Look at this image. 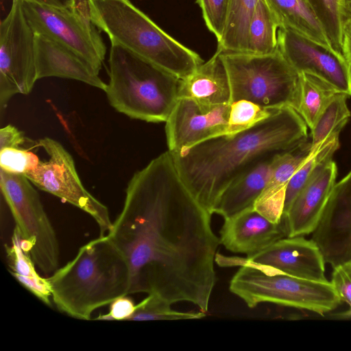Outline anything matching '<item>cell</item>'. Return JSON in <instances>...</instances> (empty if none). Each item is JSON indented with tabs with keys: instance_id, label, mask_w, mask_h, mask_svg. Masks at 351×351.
<instances>
[{
	"instance_id": "obj_4",
	"label": "cell",
	"mask_w": 351,
	"mask_h": 351,
	"mask_svg": "<svg viewBox=\"0 0 351 351\" xmlns=\"http://www.w3.org/2000/svg\"><path fill=\"white\" fill-rule=\"evenodd\" d=\"M92 23L119 45L180 79L204 60L157 25L130 0H87Z\"/></svg>"
},
{
	"instance_id": "obj_9",
	"label": "cell",
	"mask_w": 351,
	"mask_h": 351,
	"mask_svg": "<svg viewBox=\"0 0 351 351\" xmlns=\"http://www.w3.org/2000/svg\"><path fill=\"white\" fill-rule=\"evenodd\" d=\"M24 15L35 34L47 36L81 55L99 73L106 47L92 23L87 0L58 7L36 0H21Z\"/></svg>"
},
{
	"instance_id": "obj_32",
	"label": "cell",
	"mask_w": 351,
	"mask_h": 351,
	"mask_svg": "<svg viewBox=\"0 0 351 351\" xmlns=\"http://www.w3.org/2000/svg\"><path fill=\"white\" fill-rule=\"evenodd\" d=\"M230 0H196L208 30L219 43L223 37L229 14Z\"/></svg>"
},
{
	"instance_id": "obj_16",
	"label": "cell",
	"mask_w": 351,
	"mask_h": 351,
	"mask_svg": "<svg viewBox=\"0 0 351 351\" xmlns=\"http://www.w3.org/2000/svg\"><path fill=\"white\" fill-rule=\"evenodd\" d=\"M220 244L234 253L250 256L286 237L285 223L272 222L254 208L224 219L219 230Z\"/></svg>"
},
{
	"instance_id": "obj_37",
	"label": "cell",
	"mask_w": 351,
	"mask_h": 351,
	"mask_svg": "<svg viewBox=\"0 0 351 351\" xmlns=\"http://www.w3.org/2000/svg\"><path fill=\"white\" fill-rule=\"evenodd\" d=\"M342 53L351 64V21H346L342 25Z\"/></svg>"
},
{
	"instance_id": "obj_8",
	"label": "cell",
	"mask_w": 351,
	"mask_h": 351,
	"mask_svg": "<svg viewBox=\"0 0 351 351\" xmlns=\"http://www.w3.org/2000/svg\"><path fill=\"white\" fill-rule=\"evenodd\" d=\"M2 195L11 211L21 246L45 274L59 268L60 245L55 229L32 182L25 175L1 169Z\"/></svg>"
},
{
	"instance_id": "obj_22",
	"label": "cell",
	"mask_w": 351,
	"mask_h": 351,
	"mask_svg": "<svg viewBox=\"0 0 351 351\" xmlns=\"http://www.w3.org/2000/svg\"><path fill=\"white\" fill-rule=\"evenodd\" d=\"M267 1L280 20L282 26H286L304 37L334 50L319 19L305 0Z\"/></svg>"
},
{
	"instance_id": "obj_21",
	"label": "cell",
	"mask_w": 351,
	"mask_h": 351,
	"mask_svg": "<svg viewBox=\"0 0 351 351\" xmlns=\"http://www.w3.org/2000/svg\"><path fill=\"white\" fill-rule=\"evenodd\" d=\"M300 147L275 156L269 180L254 204V208L272 222H281L287 184L308 157V152H298Z\"/></svg>"
},
{
	"instance_id": "obj_10",
	"label": "cell",
	"mask_w": 351,
	"mask_h": 351,
	"mask_svg": "<svg viewBox=\"0 0 351 351\" xmlns=\"http://www.w3.org/2000/svg\"><path fill=\"white\" fill-rule=\"evenodd\" d=\"M47 154V161L25 176L36 187L57 196L88 214L97 223L100 235L112 227L108 208L84 186L71 155L58 141L44 138L38 141Z\"/></svg>"
},
{
	"instance_id": "obj_36",
	"label": "cell",
	"mask_w": 351,
	"mask_h": 351,
	"mask_svg": "<svg viewBox=\"0 0 351 351\" xmlns=\"http://www.w3.org/2000/svg\"><path fill=\"white\" fill-rule=\"evenodd\" d=\"M25 142L23 132L12 125L0 130V149L6 147H19Z\"/></svg>"
},
{
	"instance_id": "obj_26",
	"label": "cell",
	"mask_w": 351,
	"mask_h": 351,
	"mask_svg": "<svg viewBox=\"0 0 351 351\" xmlns=\"http://www.w3.org/2000/svg\"><path fill=\"white\" fill-rule=\"evenodd\" d=\"M258 0H230L229 14L223 37L217 50L247 53V34L252 15Z\"/></svg>"
},
{
	"instance_id": "obj_29",
	"label": "cell",
	"mask_w": 351,
	"mask_h": 351,
	"mask_svg": "<svg viewBox=\"0 0 351 351\" xmlns=\"http://www.w3.org/2000/svg\"><path fill=\"white\" fill-rule=\"evenodd\" d=\"M169 302L154 293L147 296L136 304V308L130 321L199 319L206 316V313L182 312L171 308Z\"/></svg>"
},
{
	"instance_id": "obj_15",
	"label": "cell",
	"mask_w": 351,
	"mask_h": 351,
	"mask_svg": "<svg viewBox=\"0 0 351 351\" xmlns=\"http://www.w3.org/2000/svg\"><path fill=\"white\" fill-rule=\"evenodd\" d=\"M337 167L330 160L320 166L282 217L287 237L305 236L316 229L336 184Z\"/></svg>"
},
{
	"instance_id": "obj_13",
	"label": "cell",
	"mask_w": 351,
	"mask_h": 351,
	"mask_svg": "<svg viewBox=\"0 0 351 351\" xmlns=\"http://www.w3.org/2000/svg\"><path fill=\"white\" fill-rule=\"evenodd\" d=\"M230 104L209 105L179 98L167 120L168 150L178 152L227 132Z\"/></svg>"
},
{
	"instance_id": "obj_14",
	"label": "cell",
	"mask_w": 351,
	"mask_h": 351,
	"mask_svg": "<svg viewBox=\"0 0 351 351\" xmlns=\"http://www.w3.org/2000/svg\"><path fill=\"white\" fill-rule=\"evenodd\" d=\"M242 260L300 278L328 281L325 273L326 262L320 248L313 239H307L304 236L280 239Z\"/></svg>"
},
{
	"instance_id": "obj_24",
	"label": "cell",
	"mask_w": 351,
	"mask_h": 351,
	"mask_svg": "<svg viewBox=\"0 0 351 351\" xmlns=\"http://www.w3.org/2000/svg\"><path fill=\"white\" fill-rule=\"evenodd\" d=\"M282 26L267 0H258L250 21L247 53L265 55L278 49V31Z\"/></svg>"
},
{
	"instance_id": "obj_20",
	"label": "cell",
	"mask_w": 351,
	"mask_h": 351,
	"mask_svg": "<svg viewBox=\"0 0 351 351\" xmlns=\"http://www.w3.org/2000/svg\"><path fill=\"white\" fill-rule=\"evenodd\" d=\"M276 155L261 161L236 178L221 195L213 213L226 219L254 208L269 180Z\"/></svg>"
},
{
	"instance_id": "obj_7",
	"label": "cell",
	"mask_w": 351,
	"mask_h": 351,
	"mask_svg": "<svg viewBox=\"0 0 351 351\" xmlns=\"http://www.w3.org/2000/svg\"><path fill=\"white\" fill-rule=\"evenodd\" d=\"M229 289L250 308L273 303L308 311L321 316L336 309L341 300L330 282L290 276L269 267L243 261Z\"/></svg>"
},
{
	"instance_id": "obj_12",
	"label": "cell",
	"mask_w": 351,
	"mask_h": 351,
	"mask_svg": "<svg viewBox=\"0 0 351 351\" xmlns=\"http://www.w3.org/2000/svg\"><path fill=\"white\" fill-rule=\"evenodd\" d=\"M278 48L299 73L315 75L332 85L338 93L351 96V64L343 55L281 26Z\"/></svg>"
},
{
	"instance_id": "obj_19",
	"label": "cell",
	"mask_w": 351,
	"mask_h": 351,
	"mask_svg": "<svg viewBox=\"0 0 351 351\" xmlns=\"http://www.w3.org/2000/svg\"><path fill=\"white\" fill-rule=\"evenodd\" d=\"M317 241L332 265L351 261V189L329 210L318 230Z\"/></svg>"
},
{
	"instance_id": "obj_23",
	"label": "cell",
	"mask_w": 351,
	"mask_h": 351,
	"mask_svg": "<svg viewBox=\"0 0 351 351\" xmlns=\"http://www.w3.org/2000/svg\"><path fill=\"white\" fill-rule=\"evenodd\" d=\"M10 273L27 291L47 305H51V289L47 278L36 271L29 254L21 246V238L14 228L11 243L5 245Z\"/></svg>"
},
{
	"instance_id": "obj_34",
	"label": "cell",
	"mask_w": 351,
	"mask_h": 351,
	"mask_svg": "<svg viewBox=\"0 0 351 351\" xmlns=\"http://www.w3.org/2000/svg\"><path fill=\"white\" fill-rule=\"evenodd\" d=\"M341 301L346 302L350 309L339 314L342 318L351 317V261H346L332 267L331 281Z\"/></svg>"
},
{
	"instance_id": "obj_1",
	"label": "cell",
	"mask_w": 351,
	"mask_h": 351,
	"mask_svg": "<svg viewBox=\"0 0 351 351\" xmlns=\"http://www.w3.org/2000/svg\"><path fill=\"white\" fill-rule=\"evenodd\" d=\"M211 215L183 182L169 150L135 173L107 234L129 266V293L191 302L206 313L220 245Z\"/></svg>"
},
{
	"instance_id": "obj_18",
	"label": "cell",
	"mask_w": 351,
	"mask_h": 351,
	"mask_svg": "<svg viewBox=\"0 0 351 351\" xmlns=\"http://www.w3.org/2000/svg\"><path fill=\"white\" fill-rule=\"evenodd\" d=\"M178 97L209 105L231 103L229 77L219 51L217 50L208 60L180 80Z\"/></svg>"
},
{
	"instance_id": "obj_28",
	"label": "cell",
	"mask_w": 351,
	"mask_h": 351,
	"mask_svg": "<svg viewBox=\"0 0 351 351\" xmlns=\"http://www.w3.org/2000/svg\"><path fill=\"white\" fill-rule=\"evenodd\" d=\"M339 147V137L324 145L317 152L309 153L304 162L289 180L285 192L282 217L288 212L293 202L307 184L315 171L322 165L332 160Z\"/></svg>"
},
{
	"instance_id": "obj_30",
	"label": "cell",
	"mask_w": 351,
	"mask_h": 351,
	"mask_svg": "<svg viewBox=\"0 0 351 351\" xmlns=\"http://www.w3.org/2000/svg\"><path fill=\"white\" fill-rule=\"evenodd\" d=\"M322 25L332 48L342 54L341 0H305Z\"/></svg>"
},
{
	"instance_id": "obj_33",
	"label": "cell",
	"mask_w": 351,
	"mask_h": 351,
	"mask_svg": "<svg viewBox=\"0 0 351 351\" xmlns=\"http://www.w3.org/2000/svg\"><path fill=\"white\" fill-rule=\"evenodd\" d=\"M38 157L33 152L19 147L0 149L1 169L13 174L25 175L39 164Z\"/></svg>"
},
{
	"instance_id": "obj_3",
	"label": "cell",
	"mask_w": 351,
	"mask_h": 351,
	"mask_svg": "<svg viewBox=\"0 0 351 351\" xmlns=\"http://www.w3.org/2000/svg\"><path fill=\"white\" fill-rule=\"evenodd\" d=\"M48 280L56 308L82 320H90L97 308L130 294L129 266L107 234L81 246Z\"/></svg>"
},
{
	"instance_id": "obj_11",
	"label": "cell",
	"mask_w": 351,
	"mask_h": 351,
	"mask_svg": "<svg viewBox=\"0 0 351 351\" xmlns=\"http://www.w3.org/2000/svg\"><path fill=\"white\" fill-rule=\"evenodd\" d=\"M35 34L23 12L21 0H12L0 25V104L3 109L16 94L29 93L38 80Z\"/></svg>"
},
{
	"instance_id": "obj_5",
	"label": "cell",
	"mask_w": 351,
	"mask_h": 351,
	"mask_svg": "<svg viewBox=\"0 0 351 351\" xmlns=\"http://www.w3.org/2000/svg\"><path fill=\"white\" fill-rule=\"evenodd\" d=\"M105 90L118 112L147 122H165L178 99L180 78L119 45H111Z\"/></svg>"
},
{
	"instance_id": "obj_2",
	"label": "cell",
	"mask_w": 351,
	"mask_h": 351,
	"mask_svg": "<svg viewBox=\"0 0 351 351\" xmlns=\"http://www.w3.org/2000/svg\"><path fill=\"white\" fill-rule=\"evenodd\" d=\"M307 125L291 108L278 110L255 126L171 152L188 189L210 213L225 189L261 161L304 145Z\"/></svg>"
},
{
	"instance_id": "obj_35",
	"label": "cell",
	"mask_w": 351,
	"mask_h": 351,
	"mask_svg": "<svg viewBox=\"0 0 351 351\" xmlns=\"http://www.w3.org/2000/svg\"><path fill=\"white\" fill-rule=\"evenodd\" d=\"M128 295L117 298L110 304L109 312L100 315L95 319L98 320H130L136 311V304Z\"/></svg>"
},
{
	"instance_id": "obj_39",
	"label": "cell",
	"mask_w": 351,
	"mask_h": 351,
	"mask_svg": "<svg viewBox=\"0 0 351 351\" xmlns=\"http://www.w3.org/2000/svg\"><path fill=\"white\" fill-rule=\"evenodd\" d=\"M47 4L58 7H70L75 4V0H36Z\"/></svg>"
},
{
	"instance_id": "obj_31",
	"label": "cell",
	"mask_w": 351,
	"mask_h": 351,
	"mask_svg": "<svg viewBox=\"0 0 351 351\" xmlns=\"http://www.w3.org/2000/svg\"><path fill=\"white\" fill-rule=\"evenodd\" d=\"M278 110L265 108L245 99L232 102L226 134H232L250 129Z\"/></svg>"
},
{
	"instance_id": "obj_38",
	"label": "cell",
	"mask_w": 351,
	"mask_h": 351,
	"mask_svg": "<svg viewBox=\"0 0 351 351\" xmlns=\"http://www.w3.org/2000/svg\"><path fill=\"white\" fill-rule=\"evenodd\" d=\"M340 15L343 23L351 21V0H341Z\"/></svg>"
},
{
	"instance_id": "obj_27",
	"label": "cell",
	"mask_w": 351,
	"mask_h": 351,
	"mask_svg": "<svg viewBox=\"0 0 351 351\" xmlns=\"http://www.w3.org/2000/svg\"><path fill=\"white\" fill-rule=\"evenodd\" d=\"M302 93L298 113L311 129L317 118L338 92L322 78L308 73H301Z\"/></svg>"
},
{
	"instance_id": "obj_25",
	"label": "cell",
	"mask_w": 351,
	"mask_h": 351,
	"mask_svg": "<svg viewBox=\"0 0 351 351\" xmlns=\"http://www.w3.org/2000/svg\"><path fill=\"white\" fill-rule=\"evenodd\" d=\"M348 97L345 93H336L322 112L311 129L309 153L317 152L324 145L339 137L351 115L346 103Z\"/></svg>"
},
{
	"instance_id": "obj_6",
	"label": "cell",
	"mask_w": 351,
	"mask_h": 351,
	"mask_svg": "<svg viewBox=\"0 0 351 351\" xmlns=\"http://www.w3.org/2000/svg\"><path fill=\"white\" fill-rule=\"evenodd\" d=\"M220 53L229 77L231 103L245 99L267 108H291L298 112L302 93L300 73L278 48L265 55Z\"/></svg>"
},
{
	"instance_id": "obj_17",
	"label": "cell",
	"mask_w": 351,
	"mask_h": 351,
	"mask_svg": "<svg viewBox=\"0 0 351 351\" xmlns=\"http://www.w3.org/2000/svg\"><path fill=\"white\" fill-rule=\"evenodd\" d=\"M34 48L38 80L63 77L106 90L107 84L101 80L99 73L86 59L69 47L44 34H35Z\"/></svg>"
}]
</instances>
